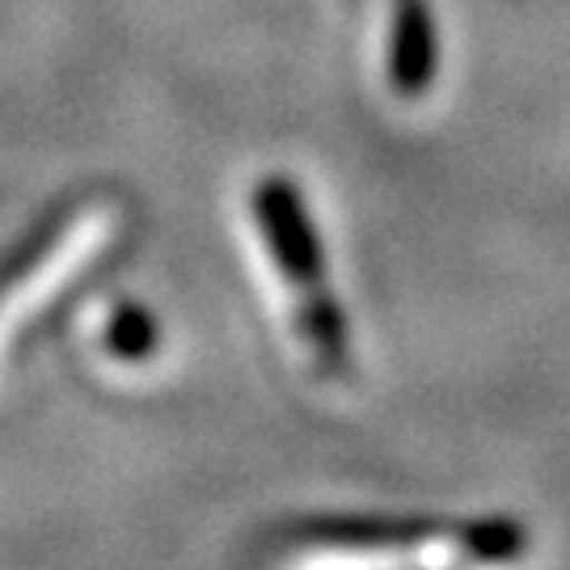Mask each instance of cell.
I'll return each mask as SVG.
<instances>
[{
    "mask_svg": "<svg viewBox=\"0 0 570 570\" xmlns=\"http://www.w3.org/2000/svg\"><path fill=\"white\" fill-rule=\"evenodd\" d=\"M249 216L266 275L279 292L287 338L317 381H343L351 367V330L334 301L326 249L301 204V190L287 178H263L254 186Z\"/></svg>",
    "mask_w": 570,
    "mask_h": 570,
    "instance_id": "7a4b0ae2",
    "label": "cell"
},
{
    "mask_svg": "<svg viewBox=\"0 0 570 570\" xmlns=\"http://www.w3.org/2000/svg\"><path fill=\"white\" fill-rule=\"evenodd\" d=\"M529 529L487 520H313L284 537L271 570H515Z\"/></svg>",
    "mask_w": 570,
    "mask_h": 570,
    "instance_id": "6da1fadb",
    "label": "cell"
},
{
    "mask_svg": "<svg viewBox=\"0 0 570 570\" xmlns=\"http://www.w3.org/2000/svg\"><path fill=\"white\" fill-rule=\"evenodd\" d=\"M376 39L389 89L397 98H423L435 81V30L428 0H376Z\"/></svg>",
    "mask_w": 570,
    "mask_h": 570,
    "instance_id": "3957f363",
    "label": "cell"
}]
</instances>
